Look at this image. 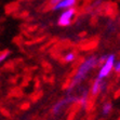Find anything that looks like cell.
<instances>
[{
	"label": "cell",
	"instance_id": "obj_1",
	"mask_svg": "<svg viewBox=\"0 0 120 120\" xmlns=\"http://www.w3.org/2000/svg\"><path fill=\"white\" fill-rule=\"evenodd\" d=\"M98 66V55L90 54L87 57H84L82 60V62L78 65L77 69H76V73L74 74V76L69 80V83H68V87H67V93L69 94L76 88H78Z\"/></svg>",
	"mask_w": 120,
	"mask_h": 120
},
{
	"label": "cell",
	"instance_id": "obj_2",
	"mask_svg": "<svg viewBox=\"0 0 120 120\" xmlns=\"http://www.w3.org/2000/svg\"><path fill=\"white\" fill-rule=\"evenodd\" d=\"M117 61L116 54L110 53L107 54L105 61L102 64L98 65V71L96 74L95 78L98 79H102V80H106L109 77V75L114 71V67H115V63Z\"/></svg>",
	"mask_w": 120,
	"mask_h": 120
},
{
	"label": "cell",
	"instance_id": "obj_3",
	"mask_svg": "<svg viewBox=\"0 0 120 120\" xmlns=\"http://www.w3.org/2000/svg\"><path fill=\"white\" fill-rule=\"evenodd\" d=\"M73 104H78V95L69 93V94H67L65 98L57 101L53 106H52V108H51V114L53 115V116L60 115L66 107L70 106V105H73Z\"/></svg>",
	"mask_w": 120,
	"mask_h": 120
},
{
	"label": "cell",
	"instance_id": "obj_4",
	"mask_svg": "<svg viewBox=\"0 0 120 120\" xmlns=\"http://www.w3.org/2000/svg\"><path fill=\"white\" fill-rule=\"evenodd\" d=\"M76 15H77V10L76 8L67 9V10H63L60 14L59 19H57V25L61 27H67L70 26L73 21L75 20Z\"/></svg>",
	"mask_w": 120,
	"mask_h": 120
},
{
	"label": "cell",
	"instance_id": "obj_5",
	"mask_svg": "<svg viewBox=\"0 0 120 120\" xmlns=\"http://www.w3.org/2000/svg\"><path fill=\"white\" fill-rule=\"evenodd\" d=\"M106 87V82L105 80H102V79H98L95 78L93 80L92 84H91V88H90V96L92 98H96L101 93L103 92V90Z\"/></svg>",
	"mask_w": 120,
	"mask_h": 120
},
{
	"label": "cell",
	"instance_id": "obj_6",
	"mask_svg": "<svg viewBox=\"0 0 120 120\" xmlns=\"http://www.w3.org/2000/svg\"><path fill=\"white\" fill-rule=\"evenodd\" d=\"M77 3H78V0H61L55 6L51 7V10L53 12L63 11V10H67V9L75 8Z\"/></svg>",
	"mask_w": 120,
	"mask_h": 120
},
{
	"label": "cell",
	"instance_id": "obj_7",
	"mask_svg": "<svg viewBox=\"0 0 120 120\" xmlns=\"http://www.w3.org/2000/svg\"><path fill=\"white\" fill-rule=\"evenodd\" d=\"M90 100V92L88 90H83L80 95H78V105L82 109H86L89 105Z\"/></svg>",
	"mask_w": 120,
	"mask_h": 120
},
{
	"label": "cell",
	"instance_id": "obj_8",
	"mask_svg": "<svg viewBox=\"0 0 120 120\" xmlns=\"http://www.w3.org/2000/svg\"><path fill=\"white\" fill-rule=\"evenodd\" d=\"M78 59V53L76 51H68L65 53V55L63 56V61L66 64H71L74 62H76V60Z\"/></svg>",
	"mask_w": 120,
	"mask_h": 120
},
{
	"label": "cell",
	"instance_id": "obj_9",
	"mask_svg": "<svg viewBox=\"0 0 120 120\" xmlns=\"http://www.w3.org/2000/svg\"><path fill=\"white\" fill-rule=\"evenodd\" d=\"M112 108H114L112 103L107 101V102H104V103L102 104V108H101V110H102V114H103L104 116H108V115L112 114Z\"/></svg>",
	"mask_w": 120,
	"mask_h": 120
},
{
	"label": "cell",
	"instance_id": "obj_10",
	"mask_svg": "<svg viewBox=\"0 0 120 120\" xmlns=\"http://www.w3.org/2000/svg\"><path fill=\"white\" fill-rule=\"evenodd\" d=\"M10 53H11V52L9 50H3L0 52V65L8 60V57L10 56Z\"/></svg>",
	"mask_w": 120,
	"mask_h": 120
},
{
	"label": "cell",
	"instance_id": "obj_11",
	"mask_svg": "<svg viewBox=\"0 0 120 120\" xmlns=\"http://www.w3.org/2000/svg\"><path fill=\"white\" fill-rule=\"evenodd\" d=\"M102 2H103L102 0H94V1H93V2H92V4L90 6V8H91V9L98 8V7H101V6H102Z\"/></svg>",
	"mask_w": 120,
	"mask_h": 120
},
{
	"label": "cell",
	"instance_id": "obj_12",
	"mask_svg": "<svg viewBox=\"0 0 120 120\" xmlns=\"http://www.w3.org/2000/svg\"><path fill=\"white\" fill-rule=\"evenodd\" d=\"M114 71L116 74H120V59L117 60V61H116V63H115Z\"/></svg>",
	"mask_w": 120,
	"mask_h": 120
},
{
	"label": "cell",
	"instance_id": "obj_13",
	"mask_svg": "<svg viewBox=\"0 0 120 120\" xmlns=\"http://www.w3.org/2000/svg\"><path fill=\"white\" fill-rule=\"evenodd\" d=\"M61 0H49V6L50 7H53V6H55L56 3H59Z\"/></svg>",
	"mask_w": 120,
	"mask_h": 120
}]
</instances>
